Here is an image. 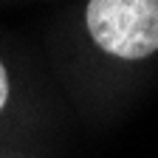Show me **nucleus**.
I'll return each mask as SVG.
<instances>
[{"mask_svg":"<svg viewBox=\"0 0 158 158\" xmlns=\"http://www.w3.org/2000/svg\"><path fill=\"white\" fill-rule=\"evenodd\" d=\"M88 31L110 56L144 59L158 51V0H90Z\"/></svg>","mask_w":158,"mask_h":158,"instance_id":"1","label":"nucleus"},{"mask_svg":"<svg viewBox=\"0 0 158 158\" xmlns=\"http://www.w3.org/2000/svg\"><path fill=\"white\" fill-rule=\"evenodd\" d=\"M6 99H9V79H6V68H3V62H0V110H3Z\"/></svg>","mask_w":158,"mask_h":158,"instance_id":"2","label":"nucleus"}]
</instances>
